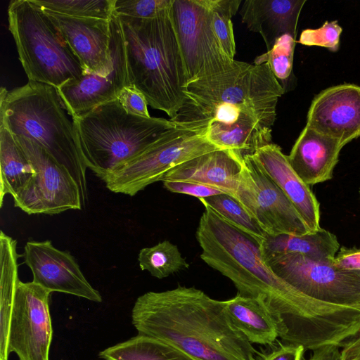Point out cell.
Here are the masks:
<instances>
[{
	"label": "cell",
	"instance_id": "6da1fadb",
	"mask_svg": "<svg viewBox=\"0 0 360 360\" xmlns=\"http://www.w3.org/2000/svg\"><path fill=\"white\" fill-rule=\"evenodd\" d=\"M205 208L196 231L201 259L230 279L238 294L263 297L285 342L311 350L326 344L340 346L359 330L360 309L302 294L274 273L253 238Z\"/></svg>",
	"mask_w": 360,
	"mask_h": 360
},
{
	"label": "cell",
	"instance_id": "277c9868",
	"mask_svg": "<svg viewBox=\"0 0 360 360\" xmlns=\"http://www.w3.org/2000/svg\"><path fill=\"white\" fill-rule=\"evenodd\" d=\"M65 110L53 86L29 81L11 91L1 88L0 124L14 136L35 142L64 166L78 184L84 207L87 167L73 121Z\"/></svg>",
	"mask_w": 360,
	"mask_h": 360
},
{
	"label": "cell",
	"instance_id": "4316f807",
	"mask_svg": "<svg viewBox=\"0 0 360 360\" xmlns=\"http://www.w3.org/2000/svg\"><path fill=\"white\" fill-rule=\"evenodd\" d=\"M104 360H195L160 339L138 334L99 352Z\"/></svg>",
	"mask_w": 360,
	"mask_h": 360
},
{
	"label": "cell",
	"instance_id": "8fae6325",
	"mask_svg": "<svg viewBox=\"0 0 360 360\" xmlns=\"http://www.w3.org/2000/svg\"><path fill=\"white\" fill-rule=\"evenodd\" d=\"M14 137L35 170L28 183L13 197L15 207L28 214L53 215L82 210L80 190L70 172L35 142Z\"/></svg>",
	"mask_w": 360,
	"mask_h": 360
},
{
	"label": "cell",
	"instance_id": "44dd1931",
	"mask_svg": "<svg viewBox=\"0 0 360 360\" xmlns=\"http://www.w3.org/2000/svg\"><path fill=\"white\" fill-rule=\"evenodd\" d=\"M306 0H246L240 9L243 22L259 33L267 51L283 34L297 37L300 14Z\"/></svg>",
	"mask_w": 360,
	"mask_h": 360
},
{
	"label": "cell",
	"instance_id": "52a82bcc",
	"mask_svg": "<svg viewBox=\"0 0 360 360\" xmlns=\"http://www.w3.org/2000/svg\"><path fill=\"white\" fill-rule=\"evenodd\" d=\"M8 21L29 81L57 89L86 73L48 15L32 0L11 1Z\"/></svg>",
	"mask_w": 360,
	"mask_h": 360
},
{
	"label": "cell",
	"instance_id": "30bf717a",
	"mask_svg": "<svg viewBox=\"0 0 360 360\" xmlns=\"http://www.w3.org/2000/svg\"><path fill=\"white\" fill-rule=\"evenodd\" d=\"M281 278L321 302L360 309V271L341 269L333 259L320 261L299 253L262 255Z\"/></svg>",
	"mask_w": 360,
	"mask_h": 360
},
{
	"label": "cell",
	"instance_id": "9c48e42d",
	"mask_svg": "<svg viewBox=\"0 0 360 360\" xmlns=\"http://www.w3.org/2000/svg\"><path fill=\"white\" fill-rule=\"evenodd\" d=\"M170 17L186 82L233 66L235 59L224 52L214 32L212 0H174Z\"/></svg>",
	"mask_w": 360,
	"mask_h": 360
},
{
	"label": "cell",
	"instance_id": "f546056e",
	"mask_svg": "<svg viewBox=\"0 0 360 360\" xmlns=\"http://www.w3.org/2000/svg\"><path fill=\"white\" fill-rule=\"evenodd\" d=\"M42 9L75 18L110 20L115 0H32Z\"/></svg>",
	"mask_w": 360,
	"mask_h": 360
},
{
	"label": "cell",
	"instance_id": "d590c367",
	"mask_svg": "<svg viewBox=\"0 0 360 360\" xmlns=\"http://www.w3.org/2000/svg\"><path fill=\"white\" fill-rule=\"evenodd\" d=\"M117 99L129 113L146 117H150L146 98L135 88L131 86L124 87Z\"/></svg>",
	"mask_w": 360,
	"mask_h": 360
},
{
	"label": "cell",
	"instance_id": "f1b7e54d",
	"mask_svg": "<svg viewBox=\"0 0 360 360\" xmlns=\"http://www.w3.org/2000/svg\"><path fill=\"white\" fill-rule=\"evenodd\" d=\"M138 261L141 270L148 271L151 276L159 279L189 268V264L178 247L169 240L142 248L139 251Z\"/></svg>",
	"mask_w": 360,
	"mask_h": 360
},
{
	"label": "cell",
	"instance_id": "1f68e13d",
	"mask_svg": "<svg viewBox=\"0 0 360 360\" xmlns=\"http://www.w3.org/2000/svg\"><path fill=\"white\" fill-rule=\"evenodd\" d=\"M295 44L296 38L283 34L269 51L256 58L254 64L267 63L278 80H286L292 73Z\"/></svg>",
	"mask_w": 360,
	"mask_h": 360
},
{
	"label": "cell",
	"instance_id": "7402d4cb",
	"mask_svg": "<svg viewBox=\"0 0 360 360\" xmlns=\"http://www.w3.org/2000/svg\"><path fill=\"white\" fill-rule=\"evenodd\" d=\"M224 302L233 324L251 344L271 346L279 338L276 319L263 297L237 294Z\"/></svg>",
	"mask_w": 360,
	"mask_h": 360
},
{
	"label": "cell",
	"instance_id": "484cf974",
	"mask_svg": "<svg viewBox=\"0 0 360 360\" xmlns=\"http://www.w3.org/2000/svg\"><path fill=\"white\" fill-rule=\"evenodd\" d=\"M0 207L4 198L13 197L31 179L35 170L13 134L0 124Z\"/></svg>",
	"mask_w": 360,
	"mask_h": 360
},
{
	"label": "cell",
	"instance_id": "f35d334b",
	"mask_svg": "<svg viewBox=\"0 0 360 360\" xmlns=\"http://www.w3.org/2000/svg\"><path fill=\"white\" fill-rule=\"evenodd\" d=\"M340 346L337 344H326L314 349L308 360H341Z\"/></svg>",
	"mask_w": 360,
	"mask_h": 360
},
{
	"label": "cell",
	"instance_id": "b9f144b4",
	"mask_svg": "<svg viewBox=\"0 0 360 360\" xmlns=\"http://www.w3.org/2000/svg\"><path fill=\"white\" fill-rule=\"evenodd\" d=\"M359 193H360V191H359Z\"/></svg>",
	"mask_w": 360,
	"mask_h": 360
},
{
	"label": "cell",
	"instance_id": "9a60e30c",
	"mask_svg": "<svg viewBox=\"0 0 360 360\" xmlns=\"http://www.w3.org/2000/svg\"><path fill=\"white\" fill-rule=\"evenodd\" d=\"M22 255L32 271V281L51 292L102 302L101 295L86 280L75 257L55 248L51 240L27 242Z\"/></svg>",
	"mask_w": 360,
	"mask_h": 360
},
{
	"label": "cell",
	"instance_id": "5b68a950",
	"mask_svg": "<svg viewBox=\"0 0 360 360\" xmlns=\"http://www.w3.org/2000/svg\"><path fill=\"white\" fill-rule=\"evenodd\" d=\"M284 92L267 63L256 65L235 60L233 66L224 72L187 82L184 103L171 120L193 129L206 113L221 105L250 112L264 126L271 129L278 98Z\"/></svg>",
	"mask_w": 360,
	"mask_h": 360
},
{
	"label": "cell",
	"instance_id": "8d00e7d4",
	"mask_svg": "<svg viewBox=\"0 0 360 360\" xmlns=\"http://www.w3.org/2000/svg\"><path fill=\"white\" fill-rule=\"evenodd\" d=\"M257 355L256 360H302L304 347L294 344L279 345Z\"/></svg>",
	"mask_w": 360,
	"mask_h": 360
},
{
	"label": "cell",
	"instance_id": "836d02e7",
	"mask_svg": "<svg viewBox=\"0 0 360 360\" xmlns=\"http://www.w3.org/2000/svg\"><path fill=\"white\" fill-rule=\"evenodd\" d=\"M342 28L337 20L326 21L317 29H306L300 34L298 43L307 46H321L336 52L340 47Z\"/></svg>",
	"mask_w": 360,
	"mask_h": 360
},
{
	"label": "cell",
	"instance_id": "e575fe53",
	"mask_svg": "<svg viewBox=\"0 0 360 360\" xmlns=\"http://www.w3.org/2000/svg\"><path fill=\"white\" fill-rule=\"evenodd\" d=\"M162 182L164 187L172 193L188 195L198 199L226 193L218 188L196 182L168 180Z\"/></svg>",
	"mask_w": 360,
	"mask_h": 360
},
{
	"label": "cell",
	"instance_id": "83f0119b",
	"mask_svg": "<svg viewBox=\"0 0 360 360\" xmlns=\"http://www.w3.org/2000/svg\"><path fill=\"white\" fill-rule=\"evenodd\" d=\"M224 220L253 238L259 245L267 234L233 196L222 193L199 199Z\"/></svg>",
	"mask_w": 360,
	"mask_h": 360
},
{
	"label": "cell",
	"instance_id": "60d3db41",
	"mask_svg": "<svg viewBox=\"0 0 360 360\" xmlns=\"http://www.w3.org/2000/svg\"><path fill=\"white\" fill-rule=\"evenodd\" d=\"M352 338L360 339V330L355 335L352 337Z\"/></svg>",
	"mask_w": 360,
	"mask_h": 360
},
{
	"label": "cell",
	"instance_id": "ffe728a7",
	"mask_svg": "<svg viewBox=\"0 0 360 360\" xmlns=\"http://www.w3.org/2000/svg\"><path fill=\"white\" fill-rule=\"evenodd\" d=\"M243 160L230 150H213L172 169L163 181H184L218 188L234 197Z\"/></svg>",
	"mask_w": 360,
	"mask_h": 360
},
{
	"label": "cell",
	"instance_id": "d6986e66",
	"mask_svg": "<svg viewBox=\"0 0 360 360\" xmlns=\"http://www.w3.org/2000/svg\"><path fill=\"white\" fill-rule=\"evenodd\" d=\"M343 147L339 141L306 125L295 141L288 159L301 179L312 186L333 178Z\"/></svg>",
	"mask_w": 360,
	"mask_h": 360
},
{
	"label": "cell",
	"instance_id": "ab89813d",
	"mask_svg": "<svg viewBox=\"0 0 360 360\" xmlns=\"http://www.w3.org/2000/svg\"><path fill=\"white\" fill-rule=\"evenodd\" d=\"M341 347V360H360V339L350 338Z\"/></svg>",
	"mask_w": 360,
	"mask_h": 360
},
{
	"label": "cell",
	"instance_id": "7a4b0ae2",
	"mask_svg": "<svg viewBox=\"0 0 360 360\" xmlns=\"http://www.w3.org/2000/svg\"><path fill=\"white\" fill-rule=\"evenodd\" d=\"M131 320L139 334L164 340L195 360H256L258 354L233 324L224 301L194 287L143 294Z\"/></svg>",
	"mask_w": 360,
	"mask_h": 360
},
{
	"label": "cell",
	"instance_id": "603a6c76",
	"mask_svg": "<svg viewBox=\"0 0 360 360\" xmlns=\"http://www.w3.org/2000/svg\"><path fill=\"white\" fill-rule=\"evenodd\" d=\"M205 136L220 149L230 150L243 159L271 143V129L248 115L231 124L210 123L206 127Z\"/></svg>",
	"mask_w": 360,
	"mask_h": 360
},
{
	"label": "cell",
	"instance_id": "d6a6232c",
	"mask_svg": "<svg viewBox=\"0 0 360 360\" xmlns=\"http://www.w3.org/2000/svg\"><path fill=\"white\" fill-rule=\"evenodd\" d=\"M174 0H115L114 13L139 19L155 18L171 7Z\"/></svg>",
	"mask_w": 360,
	"mask_h": 360
},
{
	"label": "cell",
	"instance_id": "2e32d148",
	"mask_svg": "<svg viewBox=\"0 0 360 360\" xmlns=\"http://www.w3.org/2000/svg\"><path fill=\"white\" fill-rule=\"evenodd\" d=\"M306 125L343 146L360 137V86L343 84L321 91L311 101Z\"/></svg>",
	"mask_w": 360,
	"mask_h": 360
},
{
	"label": "cell",
	"instance_id": "5bb4252c",
	"mask_svg": "<svg viewBox=\"0 0 360 360\" xmlns=\"http://www.w3.org/2000/svg\"><path fill=\"white\" fill-rule=\"evenodd\" d=\"M110 72L105 75L86 72L57 88L65 110L72 119L117 99L122 90L130 86L122 26L115 13L110 18Z\"/></svg>",
	"mask_w": 360,
	"mask_h": 360
},
{
	"label": "cell",
	"instance_id": "4dcf8cb0",
	"mask_svg": "<svg viewBox=\"0 0 360 360\" xmlns=\"http://www.w3.org/2000/svg\"><path fill=\"white\" fill-rule=\"evenodd\" d=\"M240 3L241 0H212L214 32L223 50L232 59L236 54V43L231 18Z\"/></svg>",
	"mask_w": 360,
	"mask_h": 360
},
{
	"label": "cell",
	"instance_id": "d4e9b609",
	"mask_svg": "<svg viewBox=\"0 0 360 360\" xmlns=\"http://www.w3.org/2000/svg\"><path fill=\"white\" fill-rule=\"evenodd\" d=\"M339 247L336 236L321 228L302 236L267 235L260 245L262 255L299 253L320 261L333 259Z\"/></svg>",
	"mask_w": 360,
	"mask_h": 360
},
{
	"label": "cell",
	"instance_id": "4fadbf2b",
	"mask_svg": "<svg viewBox=\"0 0 360 360\" xmlns=\"http://www.w3.org/2000/svg\"><path fill=\"white\" fill-rule=\"evenodd\" d=\"M51 292L33 281H20L11 317L8 350L19 360H49L53 329Z\"/></svg>",
	"mask_w": 360,
	"mask_h": 360
},
{
	"label": "cell",
	"instance_id": "ac0fdd59",
	"mask_svg": "<svg viewBox=\"0 0 360 360\" xmlns=\"http://www.w3.org/2000/svg\"><path fill=\"white\" fill-rule=\"evenodd\" d=\"M253 155L290 200L309 230L314 232L320 229L319 202L309 186L292 169L281 147L271 143L258 149Z\"/></svg>",
	"mask_w": 360,
	"mask_h": 360
},
{
	"label": "cell",
	"instance_id": "e0dca14e",
	"mask_svg": "<svg viewBox=\"0 0 360 360\" xmlns=\"http://www.w3.org/2000/svg\"><path fill=\"white\" fill-rule=\"evenodd\" d=\"M43 10L86 72L105 75L110 72V19L75 18Z\"/></svg>",
	"mask_w": 360,
	"mask_h": 360
},
{
	"label": "cell",
	"instance_id": "3957f363",
	"mask_svg": "<svg viewBox=\"0 0 360 360\" xmlns=\"http://www.w3.org/2000/svg\"><path fill=\"white\" fill-rule=\"evenodd\" d=\"M170 8L150 19L117 15L130 86L144 96L148 105L172 120L184 103L186 79Z\"/></svg>",
	"mask_w": 360,
	"mask_h": 360
},
{
	"label": "cell",
	"instance_id": "cb8c5ba5",
	"mask_svg": "<svg viewBox=\"0 0 360 360\" xmlns=\"http://www.w3.org/2000/svg\"><path fill=\"white\" fill-rule=\"evenodd\" d=\"M17 240L0 233V360H8L11 317L20 279Z\"/></svg>",
	"mask_w": 360,
	"mask_h": 360
},
{
	"label": "cell",
	"instance_id": "7c38bea8",
	"mask_svg": "<svg viewBox=\"0 0 360 360\" xmlns=\"http://www.w3.org/2000/svg\"><path fill=\"white\" fill-rule=\"evenodd\" d=\"M234 198L269 236H302L311 232L253 155L243 158Z\"/></svg>",
	"mask_w": 360,
	"mask_h": 360
},
{
	"label": "cell",
	"instance_id": "ba28073f",
	"mask_svg": "<svg viewBox=\"0 0 360 360\" xmlns=\"http://www.w3.org/2000/svg\"><path fill=\"white\" fill-rule=\"evenodd\" d=\"M205 130L176 124L139 155L108 173L103 181L110 191L134 196L150 184L162 181L178 165L220 149L208 141Z\"/></svg>",
	"mask_w": 360,
	"mask_h": 360
},
{
	"label": "cell",
	"instance_id": "8992f818",
	"mask_svg": "<svg viewBox=\"0 0 360 360\" xmlns=\"http://www.w3.org/2000/svg\"><path fill=\"white\" fill-rule=\"evenodd\" d=\"M72 121L86 166L101 180L176 126L171 120L129 113L117 98Z\"/></svg>",
	"mask_w": 360,
	"mask_h": 360
},
{
	"label": "cell",
	"instance_id": "74e56055",
	"mask_svg": "<svg viewBox=\"0 0 360 360\" xmlns=\"http://www.w3.org/2000/svg\"><path fill=\"white\" fill-rule=\"evenodd\" d=\"M333 264L341 269L360 271V248H340Z\"/></svg>",
	"mask_w": 360,
	"mask_h": 360
}]
</instances>
